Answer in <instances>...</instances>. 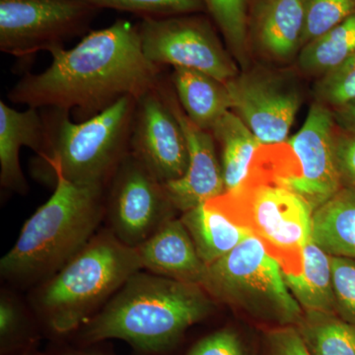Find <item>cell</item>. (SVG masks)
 I'll use <instances>...</instances> for the list:
<instances>
[{
  "mask_svg": "<svg viewBox=\"0 0 355 355\" xmlns=\"http://www.w3.org/2000/svg\"><path fill=\"white\" fill-rule=\"evenodd\" d=\"M312 240L331 257L355 260L354 187H343L313 212Z\"/></svg>",
  "mask_w": 355,
  "mask_h": 355,
  "instance_id": "44dd1931",
  "label": "cell"
},
{
  "mask_svg": "<svg viewBox=\"0 0 355 355\" xmlns=\"http://www.w3.org/2000/svg\"><path fill=\"white\" fill-rule=\"evenodd\" d=\"M336 125H340L343 132L355 133V99L333 112Z\"/></svg>",
  "mask_w": 355,
  "mask_h": 355,
  "instance_id": "836d02e7",
  "label": "cell"
},
{
  "mask_svg": "<svg viewBox=\"0 0 355 355\" xmlns=\"http://www.w3.org/2000/svg\"><path fill=\"white\" fill-rule=\"evenodd\" d=\"M100 12L83 0H0V51L26 65L85 36Z\"/></svg>",
  "mask_w": 355,
  "mask_h": 355,
  "instance_id": "ba28073f",
  "label": "cell"
},
{
  "mask_svg": "<svg viewBox=\"0 0 355 355\" xmlns=\"http://www.w3.org/2000/svg\"><path fill=\"white\" fill-rule=\"evenodd\" d=\"M355 53V12L319 38L305 44L299 53V67L314 76H324Z\"/></svg>",
  "mask_w": 355,
  "mask_h": 355,
  "instance_id": "603a6c76",
  "label": "cell"
},
{
  "mask_svg": "<svg viewBox=\"0 0 355 355\" xmlns=\"http://www.w3.org/2000/svg\"><path fill=\"white\" fill-rule=\"evenodd\" d=\"M304 29L301 49L355 12V0H303Z\"/></svg>",
  "mask_w": 355,
  "mask_h": 355,
  "instance_id": "4316f807",
  "label": "cell"
},
{
  "mask_svg": "<svg viewBox=\"0 0 355 355\" xmlns=\"http://www.w3.org/2000/svg\"><path fill=\"white\" fill-rule=\"evenodd\" d=\"M137 249L144 270L202 287L207 265L198 256L181 219L168 221Z\"/></svg>",
  "mask_w": 355,
  "mask_h": 355,
  "instance_id": "9a60e30c",
  "label": "cell"
},
{
  "mask_svg": "<svg viewBox=\"0 0 355 355\" xmlns=\"http://www.w3.org/2000/svg\"><path fill=\"white\" fill-rule=\"evenodd\" d=\"M336 167L343 187L355 188V133L343 132L335 137Z\"/></svg>",
  "mask_w": 355,
  "mask_h": 355,
  "instance_id": "d6a6232c",
  "label": "cell"
},
{
  "mask_svg": "<svg viewBox=\"0 0 355 355\" xmlns=\"http://www.w3.org/2000/svg\"><path fill=\"white\" fill-rule=\"evenodd\" d=\"M46 146V128L40 109L17 111L0 101V184L6 190L26 195L29 184L21 169L20 150L29 147L36 155Z\"/></svg>",
  "mask_w": 355,
  "mask_h": 355,
  "instance_id": "2e32d148",
  "label": "cell"
},
{
  "mask_svg": "<svg viewBox=\"0 0 355 355\" xmlns=\"http://www.w3.org/2000/svg\"><path fill=\"white\" fill-rule=\"evenodd\" d=\"M216 198L233 220L263 242L284 272H301L314 211L300 196L272 180L249 176L239 191Z\"/></svg>",
  "mask_w": 355,
  "mask_h": 355,
  "instance_id": "52a82bcc",
  "label": "cell"
},
{
  "mask_svg": "<svg viewBox=\"0 0 355 355\" xmlns=\"http://www.w3.org/2000/svg\"><path fill=\"white\" fill-rule=\"evenodd\" d=\"M187 355H248V354L237 333L229 329H223L198 340Z\"/></svg>",
  "mask_w": 355,
  "mask_h": 355,
  "instance_id": "4dcf8cb0",
  "label": "cell"
},
{
  "mask_svg": "<svg viewBox=\"0 0 355 355\" xmlns=\"http://www.w3.org/2000/svg\"><path fill=\"white\" fill-rule=\"evenodd\" d=\"M304 29L303 0H263L256 20L259 46L268 57L293 58L301 50Z\"/></svg>",
  "mask_w": 355,
  "mask_h": 355,
  "instance_id": "d6986e66",
  "label": "cell"
},
{
  "mask_svg": "<svg viewBox=\"0 0 355 355\" xmlns=\"http://www.w3.org/2000/svg\"><path fill=\"white\" fill-rule=\"evenodd\" d=\"M295 328L312 355H355V324L336 313L304 312Z\"/></svg>",
  "mask_w": 355,
  "mask_h": 355,
  "instance_id": "cb8c5ba5",
  "label": "cell"
},
{
  "mask_svg": "<svg viewBox=\"0 0 355 355\" xmlns=\"http://www.w3.org/2000/svg\"><path fill=\"white\" fill-rule=\"evenodd\" d=\"M137 99L121 98L90 120L76 123L69 113L42 109L46 146L31 162L32 176L55 184L58 179L79 184L108 187L130 153Z\"/></svg>",
  "mask_w": 355,
  "mask_h": 355,
  "instance_id": "277c9868",
  "label": "cell"
},
{
  "mask_svg": "<svg viewBox=\"0 0 355 355\" xmlns=\"http://www.w3.org/2000/svg\"><path fill=\"white\" fill-rule=\"evenodd\" d=\"M266 355H312L295 326L277 327L266 336Z\"/></svg>",
  "mask_w": 355,
  "mask_h": 355,
  "instance_id": "1f68e13d",
  "label": "cell"
},
{
  "mask_svg": "<svg viewBox=\"0 0 355 355\" xmlns=\"http://www.w3.org/2000/svg\"><path fill=\"white\" fill-rule=\"evenodd\" d=\"M64 355H97V354H78V352H76V354H64Z\"/></svg>",
  "mask_w": 355,
  "mask_h": 355,
  "instance_id": "e575fe53",
  "label": "cell"
},
{
  "mask_svg": "<svg viewBox=\"0 0 355 355\" xmlns=\"http://www.w3.org/2000/svg\"><path fill=\"white\" fill-rule=\"evenodd\" d=\"M335 125L333 111L315 103L302 128L286 141L297 161V172L279 184L300 196L313 211L343 188L336 162Z\"/></svg>",
  "mask_w": 355,
  "mask_h": 355,
  "instance_id": "8fae6325",
  "label": "cell"
},
{
  "mask_svg": "<svg viewBox=\"0 0 355 355\" xmlns=\"http://www.w3.org/2000/svg\"><path fill=\"white\" fill-rule=\"evenodd\" d=\"M210 132L220 147L225 193H236L246 182L254 156L263 144L233 111L226 112Z\"/></svg>",
  "mask_w": 355,
  "mask_h": 355,
  "instance_id": "ffe728a7",
  "label": "cell"
},
{
  "mask_svg": "<svg viewBox=\"0 0 355 355\" xmlns=\"http://www.w3.org/2000/svg\"><path fill=\"white\" fill-rule=\"evenodd\" d=\"M202 288L212 299L279 327L296 326L304 315L282 266L254 235L207 266Z\"/></svg>",
  "mask_w": 355,
  "mask_h": 355,
  "instance_id": "8992f818",
  "label": "cell"
},
{
  "mask_svg": "<svg viewBox=\"0 0 355 355\" xmlns=\"http://www.w3.org/2000/svg\"><path fill=\"white\" fill-rule=\"evenodd\" d=\"M137 28L144 57L154 64L198 70L224 83L238 76L209 21L198 13L144 18Z\"/></svg>",
  "mask_w": 355,
  "mask_h": 355,
  "instance_id": "9c48e42d",
  "label": "cell"
},
{
  "mask_svg": "<svg viewBox=\"0 0 355 355\" xmlns=\"http://www.w3.org/2000/svg\"><path fill=\"white\" fill-rule=\"evenodd\" d=\"M99 9H113L144 18H164L207 10L203 0H83Z\"/></svg>",
  "mask_w": 355,
  "mask_h": 355,
  "instance_id": "484cf974",
  "label": "cell"
},
{
  "mask_svg": "<svg viewBox=\"0 0 355 355\" xmlns=\"http://www.w3.org/2000/svg\"><path fill=\"white\" fill-rule=\"evenodd\" d=\"M160 83L137 99L130 153L161 183L167 184L184 176L189 153L183 130L162 94Z\"/></svg>",
  "mask_w": 355,
  "mask_h": 355,
  "instance_id": "7c38bea8",
  "label": "cell"
},
{
  "mask_svg": "<svg viewBox=\"0 0 355 355\" xmlns=\"http://www.w3.org/2000/svg\"><path fill=\"white\" fill-rule=\"evenodd\" d=\"M318 102L334 109L355 99V53L333 71L322 76L315 89Z\"/></svg>",
  "mask_w": 355,
  "mask_h": 355,
  "instance_id": "83f0119b",
  "label": "cell"
},
{
  "mask_svg": "<svg viewBox=\"0 0 355 355\" xmlns=\"http://www.w3.org/2000/svg\"><path fill=\"white\" fill-rule=\"evenodd\" d=\"M107 187L58 179L55 191L24 224L0 261L2 279L37 286L71 261L99 231L106 216Z\"/></svg>",
  "mask_w": 355,
  "mask_h": 355,
  "instance_id": "3957f363",
  "label": "cell"
},
{
  "mask_svg": "<svg viewBox=\"0 0 355 355\" xmlns=\"http://www.w3.org/2000/svg\"><path fill=\"white\" fill-rule=\"evenodd\" d=\"M172 87L189 119L202 130H211L226 112L231 111V98L226 83L203 72L174 67Z\"/></svg>",
  "mask_w": 355,
  "mask_h": 355,
  "instance_id": "ac0fdd59",
  "label": "cell"
},
{
  "mask_svg": "<svg viewBox=\"0 0 355 355\" xmlns=\"http://www.w3.org/2000/svg\"><path fill=\"white\" fill-rule=\"evenodd\" d=\"M229 48L243 62L247 50V0H203Z\"/></svg>",
  "mask_w": 355,
  "mask_h": 355,
  "instance_id": "d4e9b609",
  "label": "cell"
},
{
  "mask_svg": "<svg viewBox=\"0 0 355 355\" xmlns=\"http://www.w3.org/2000/svg\"><path fill=\"white\" fill-rule=\"evenodd\" d=\"M142 270L137 248L103 229L64 268L34 287L30 302L53 333L65 335L80 329Z\"/></svg>",
  "mask_w": 355,
  "mask_h": 355,
  "instance_id": "5b68a950",
  "label": "cell"
},
{
  "mask_svg": "<svg viewBox=\"0 0 355 355\" xmlns=\"http://www.w3.org/2000/svg\"><path fill=\"white\" fill-rule=\"evenodd\" d=\"M214 308L202 286L140 270L81 327V340L118 338L147 354H162Z\"/></svg>",
  "mask_w": 355,
  "mask_h": 355,
  "instance_id": "7a4b0ae2",
  "label": "cell"
},
{
  "mask_svg": "<svg viewBox=\"0 0 355 355\" xmlns=\"http://www.w3.org/2000/svg\"><path fill=\"white\" fill-rule=\"evenodd\" d=\"M161 91L176 116L189 153V166L183 177L164 184L166 193L177 211L186 212L225 193L216 142L209 130H202L189 119L178 101L172 86L161 80Z\"/></svg>",
  "mask_w": 355,
  "mask_h": 355,
  "instance_id": "5bb4252c",
  "label": "cell"
},
{
  "mask_svg": "<svg viewBox=\"0 0 355 355\" xmlns=\"http://www.w3.org/2000/svg\"><path fill=\"white\" fill-rule=\"evenodd\" d=\"M41 73L25 71L8 99L29 108L67 112L76 123L90 120L121 98L139 99L160 83L161 67L144 57L137 25L118 19L89 32L71 49L50 51Z\"/></svg>",
  "mask_w": 355,
  "mask_h": 355,
  "instance_id": "6da1fadb",
  "label": "cell"
},
{
  "mask_svg": "<svg viewBox=\"0 0 355 355\" xmlns=\"http://www.w3.org/2000/svg\"><path fill=\"white\" fill-rule=\"evenodd\" d=\"M331 263L336 314L355 324V260L331 256Z\"/></svg>",
  "mask_w": 355,
  "mask_h": 355,
  "instance_id": "f1b7e54d",
  "label": "cell"
},
{
  "mask_svg": "<svg viewBox=\"0 0 355 355\" xmlns=\"http://www.w3.org/2000/svg\"><path fill=\"white\" fill-rule=\"evenodd\" d=\"M289 291L304 312L336 313L331 256L312 238L303 250L302 270L284 272Z\"/></svg>",
  "mask_w": 355,
  "mask_h": 355,
  "instance_id": "7402d4cb",
  "label": "cell"
},
{
  "mask_svg": "<svg viewBox=\"0 0 355 355\" xmlns=\"http://www.w3.org/2000/svg\"><path fill=\"white\" fill-rule=\"evenodd\" d=\"M177 209L161 183L128 153L107 187L109 229L123 244L139 247L175 218Z\"/></svg>",
  "mask_w": 355,
  "mask_h": 355,
  "instance_id": "30bf717a",
  "label": "cell"
},
{
  "mask_svg": "<svg viewBox=\"0 0 355 355\" xmlns=\"http://www.w3.org/2000/svg\"><path fill=\"white\" fill-rule=\"evenodd\" d=\"M182 222L190 234L198 256L207 266L230 253L253 235L233 220L216 198L183 212Z\"/></svg>",
  "mask_w": 355,
  "mask_h": 355,
  "instance_id": "e0dca14e",
  "label": "cell"
},
{
  "mask_svg": "<svg viewBox=\"0 0 355 355\" xmlns=\"http://www.w3.org/2000/svg\"><path fill=\"white\" fill-rule=\"evenodd\" d=\"M231 111L241 118L263 146L288 140L301 105L297 89L282 77L249 72L226 83Z\"/></svg>",
  "mask_w": 355,
  "mask_h": 355,
  "instance_id": "4fadbf2b",
  "label": "cell"
},
{
  "mask_svg": "<svg viewBox=\"0 0 355 355\" xmlns=\"http://www.w3.org/2000/svg\"><path fill=\"white\" fill-rule=\"evenodd\" d=\"M27 328L24 308L12 293L2 291L0 297V343L2 352L12 350L22 340Z\"/></svg>",
  "mask_w": 355,
  "mask_h": 355,
  "instance_id": "f546056e",
  "label": "cell"
}]
</instances>
